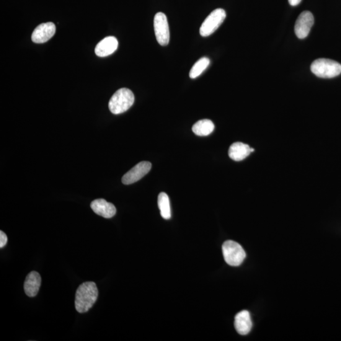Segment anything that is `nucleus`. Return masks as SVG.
<instances>
[{"mask_svg":"<svg viewBox=\"0 0 341 341\" xmlns=\"http://www.w3.org/2000/svg\"><path fill=\"white\" fill-rule=\"evenodd\" d=\"M98 289L94 282H85L76 291L75 305L77 311L84 314L92 308L98 298Z\"/></svg>","mask_w":341,"mask_h":341,"instance_id":"nucleus-1","label":"nucleus"},{"mask_svg":"<svg viewBox=\"0 0 341 341\" xmlns=\"http://www.w3.org/2000/svg\"><path fill=\"white\" fill-rule=\"evenodd\" d=\"M134 101L135 96L132 91L127 88H121L113 95L108 107L114 115H119L130 109Z\"/></svg>","mask_w":341,"mask_h":341,"instance_id":"nucleus-2","label":"nucleus"},{"mask_svg":"<svg viewBox=\"0 0 341 341\" xmlns=\"http://www.w3.org/2000/svg\"><path fill=\"white\" fill-rule=\"evenodd\" d=\"M311 69L312 73L320 78H334L341 74V64L330 59H317L313 62Z\"/></svg>","mask_w":341,"mask_h":341,"instance_id":"nucleus-3","label":"nucleus"},{"mask_svg":"<svg viewBox=\"0 0 341 341\" xmlns=\"http://www.w3.org/2000/svg\"><path fill=\"white\" fill-rule=\"evenodd\" d=\"M222 249L224 260L227 264L233 267L241 265L246 257V253L241 245L231 240L224 242Z\"/></svg>","mask_w":341,"mask_h":341,"instance_id":"nucleus-4","label":"nucleus"},{"mask_svg":"<svg viewBox=\"0 0 341 341\" xmlns=\"http://www.w3.org/2000/svg\"><path fill=\"white\" fill-rule=\"evenodd\" d=\"M226 17L225 10L218 9L212 12L204 20L200 28V33L202 37H208L218 29L223 24Z\"/></svg>","mask_w":341,"mask_h":341,"instance_id":"nucleus-5","label":"nucleus"},{"mask_svg":"<svg viewBox=\"0 0 341 341\" xmlns=\"http://www.w3.org/2000/svg\"><path fill=\"white\" fill-rule=\"evenodd\" d=\"M155 35L157 42L161 46H166L169 42L170 33L166 15L162 12L157 13L154 19Z\"/></svg>","mask_w":341,"mask_h":341,"instance_id":"nucleus-6","label":"nucleus"},{"mask_svg":"<svg viewBox=\"0 0 341 341\" xmlns=\"http://www.w3.org/2000/svg\"><path fill=\"white\" fill-rule=\"evenodd\" d=\"M314 24V15L311 12L304 11L299 15L294 26V32L297 37L300 40L309 36Z\"/></svg>","mask_w":341,"mask_h":341,"instance_id":"nucleus-7","label":"nucleus"},{"mask_svg":"<svg viewBox=\"0 0 341 341\" xmlns=\"http://www.w3.org/2000/svg\"><path fill=\"white\" fill-rule=\"evenodd\" d=\"M152 164L148 161H142L139 162L129 172L126 173L122 178V183L124 185H131L138 182V181L144 177L150 170H151Z\"/></svg>","mask_w":341,"mask_h":341,"instance_id":"nucleus-8","label":"nucleus"},{"mask_svg":"<svg viewBox=\"0 0 341 341\" xmlns=\"http://www.w3.org/2000/svg\"><path fill=\"white\" fill-rule=\"evenodd\" d=\"M56 26L53 22L43 23L35 28L32 35V41L35 43H45L55 35Z\"/></svg>","mask_w":341,"mask_h":341,"instance_id":"nucleus-9","label":"nucleus"},{"mask_svg":"<svg viewBox=\"0 0 341 341\" xmlns=\"http://www.w3.org/2000/svg\"><path fill=\"white\" fill-rule=\"evenodd\" d=\"M90 208L97 215L107 219L113 218L116 213L115 206L103 198L92 201L90 203Z\"/></svg>","mask_w":341,"mask_h":341,"instance_id":"nucleus-10","label":"nucleus"},{"mask_svg":"<svg viewBox=\"0 0 341 341\" xmlns=\"http://www.w3.org/2000/svg\"><path fill=\"white\" fill-rule=\"evenodd\" d=\"M118 41L113 36L107 37L97 44L95 48V53L99 57H106L112 55L117 50Z\"/></svg>","mask_w":341,"mask_h":341,"instance_id":"nucleus-11","label":"nucleus"},{"mask_svg":"<svg viewBox=\"0 0 341 341\" xmlns=\"http://www.w3.org/2000/svg\"><path fill=\"white\" fill-rule=\"evenodd\" d=\"M234 327L239 334L245 335L251 331L252 322L250 314L247 311H243L235 316Z\"/></svg>","mask_w":341,"mask_h":341,"instance_id":"nucleus-12","label":"nucleus"},{"mask_svg":"<svg viewBox=\"0 0 341 341\" xmlns=\"http://www.w3.org/2000/svg\"><path fill=\"white\" fill-rule=\"evenodd\" d=\"M41 284L40 274L36 271L28 274L24 283V291L28 297L32 298L37 295Z\"/></svg>","mask_w":341,"mask_h":341,"instance_id":"nucleus-13","label":"nucleus"},{"mask_svg":"<svg viewBox=\"0 0 341 341\" xmlns=\"http://www.w3.org/2000/svg\"><path fill=\"white\" fill-rule=\"evenodd\" d=\"M251 153V148L249 145L242 142H235L230 146L228 154L230 158L235 161H241L247 158Z\"/></svg>","mask_w":341,"mask_h":341,"instance_id":"nucleus-14","label":"nucleus"},{"mask_svg":"<svg viewBox=\"0 0 341 341\" xmlns=\"http://www.w3.org/2000/svg\"><path fill=\"white\" fill-rule=\"evenodd\" d=\"M215 126L213 121L208 119L201 120L192 126L193 132L198 136H208L213 132Z\"/></svg>","mask_w":341,"mask_h":341,"instance_id":"nucleus-15","label":"nucleus"},{"mask_svg":"<svg viewBox=\"0 0 341 341\" xmlns=\"http://www.w3.org/2000/svg\"><path fill=\"white\" fill-rule=\"evenodd\" d=\"M158 207L162 218L169 219L172 217L170 214V201L168 195L166 193L161 192L158 196Z\"/></svg>","mask_w":341,"mask_h":341,"instance_id":"nucleus-16","label":"nucleus"},{"mask_svg":"<svg viewBox=\"0 0 341 341\" xmlns=\"http://www.w3.org/2000/svg\"><path fill=\"white\" fill-rule=\"evenodd\" d=\"M209 64H210V59L206 57L198 59L191 69L189 75L190 78L194 79L200 76L208 68Z\"/></svg>","mask_w":341,"mask_h":341,"instance_id":"nucleus-17","label":"nucleus"},{"mask_svg":"<svg viewBox=\"0 0 341 341\" xmlns=\"http://www.w3.org/2000/svg\"><path fill=\"white\" fill-rule=\"evenodd\" d=\"M8 242V237L7 234L2 231H0V248L3 249Z\"/></svg>","mask_w":341,"mask_h":341,"instance_id":"nucleus-18","label":"nucleus"},{"mask_svg":"<svg viewBox=\"0 0 341 341\" xmlns=\"http://www.w3.org/2000/svg\"><path fill=\"white\" fill-rule=\"evenodd\" d=\"M288 2L291 6L294 7L300 4L301 0H288Z\"/></svg>","mask_w":341,"mask_h":341,"instance_id":"nucleus-19","label":"nucleus"},{"mask_svg":"<svg viewBox=\"0 0 341 341\" xmlns=\"http://www.w3.org/2000/svg\"><path fill=\"white\" fill-rule=\"evenodd\" d=\"M255 151L254 149L251 148V153L252 152H254Z\"/></svg>","mask_w":341,"mask_h":341,"instance_id":"nucleus-20","label":"nucleus"}]
</instances>
